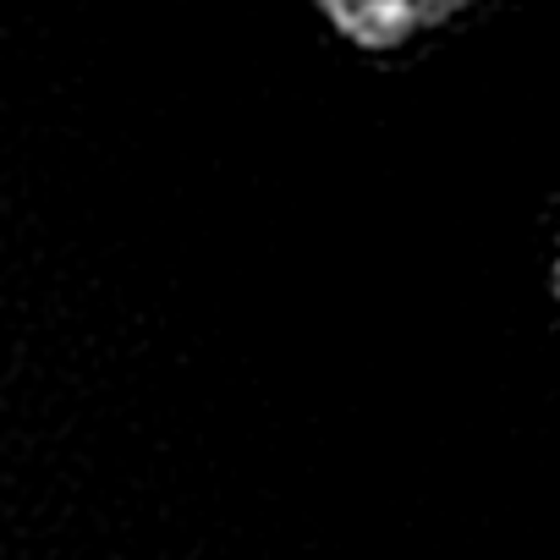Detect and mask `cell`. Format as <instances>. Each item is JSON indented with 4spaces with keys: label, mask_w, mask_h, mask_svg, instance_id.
<instances>
[{
    "label": "cell",
    "mask_w": 560,
    "mask_h": 560,
    "mask_svg": "<svg viewBox=\"0 0 560 560\" xmlns=\"http://www.w3.org/2000/svg\"><path fill=\"white\" fill-rule=\"evenodd\" d=\"M314 7L347 45L385 56V50H407V45L462 23L483 0H314Z\"/></svg>",
    "instance_id": "6da1fadb"
},
{
    "label": "cell",
    "mask_w": 560,
    "mask_h": 560,
    "mask_svg": "<svg viewBox=\"0 0 560 560\" xmlns=\"http://www.w3.org/2000/svg\"><path fill=\"white\" fill-rule=\"evenodd\" d=\"M555 303H560V236H555Z\"/></svg>",
    "instance_id": "7a4b0ae2"
}]
</instances>
